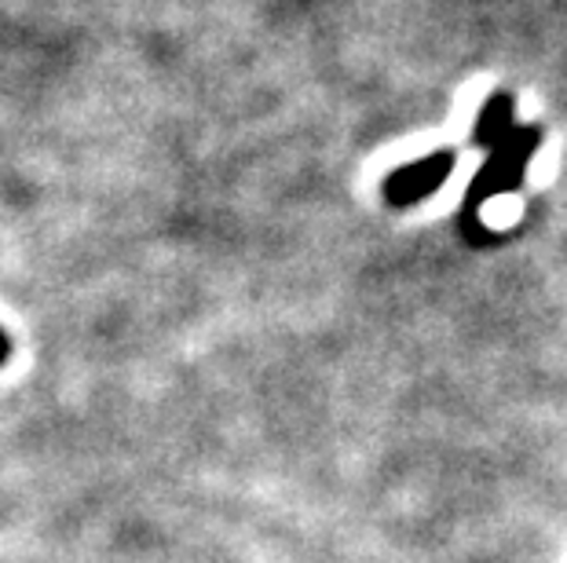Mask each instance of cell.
<instances>
[{
  "label": "cell",
  "mask_w": 567,
  "mask_h": 563,
  "mask_svg": "<svg viewBox=\"0 0 567 563\" xmlns=\"http://www.w3.org/2000/svg\"><path fill=\"white\" fill-rule=\"evenodd\" d=\"M8 358H11V337L0 330V366H8Z\"/></svg>",
  "instance_id": "277c9868"
},
{
  "label": "cell",
  "mask_w": 567,
  "mask_h": 563,
  "mask_svg": "<svg viewBox=\"0 0 567 563\" xmlns=\"http://www.w3.org/2000/svg\"><path fill=\"white\" fill-rule=\"evenodd\" d=\"M542 147V128L538 125H520L513 132L502 147L491 150V158L484 161V169L473 176V184L465 190V201H462V212H457V231L468 246L484 249L502 242L491 227L480 220V209L487 206L491 198H502V195H513V190L524 187V176H527V165L535 158V150Z\"/></svg>",
  "instance_id": "6da1fadb"
},
{
  "label": "cell",
  "mask_w": 567,
  "mask_h": 563,
  "mask_svg": "<svg viewBox=\"0 0 567 563\" xmlns=\"http://www.w3.org/2000/svg\"><path fill=\"white\" fill-rule=\"evenodd\" d=\"M520 128L516 125V95L509 88H498L494 95H487V103L480 106L476 114V128H473V143L484 150L502 147L513 132Z\"/></svg>",
  "instance_id": "3957f363"
},
{
  "label": "cell",
  "mask_w": 567,
  "mask_h": 563,
  "mask_svg": "<svg viewBox=\"0 0 567 563\" xmlns=\"http://www.w3.org/2000/svg\"><path fill=\"white\" fill-rule=\"evenodd\" d=\"M454 165H457V154L451 147H440V150L425 154V158L406 161V165H400V169H392L381 184L384 206L410 209V206H417V201L432 198L446 179H451Z\"/></svg>",
  "instance_id": "7a4b0ae2"
}]
</instances>
